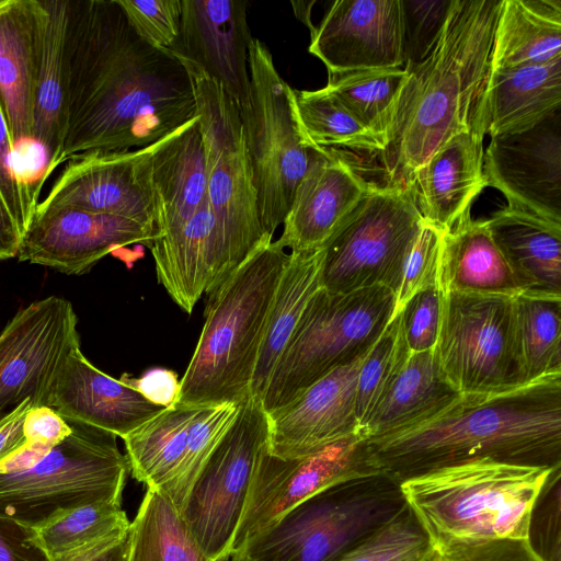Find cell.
Masks as SVG:
<instances>
[{
  "label": "cell",
  "instance_id": "b9f144b4",
  "mask_svg": "<svg viewBox=\"0 0 561 561\" xmlns=\"http://www.w3.org/2000/svg\"><path fill=\"white\" fill-rule=\"evenodd\" d=\"M433 541L407 506L396 518L334 561H427Z\"/></svg>",
  "mask_w": 561,
  "mask_h": 561
},
{
  "label": "cell",
  "instance_id": "7dc6e473",
  "mask_svg": "<svg viewBox=\"0 0 561 561\" xmlns=\"http://www.w3.org/2000/svg\"><path fill=\"white\" fill-rule=\"evenodd\" d=\"M14 157L15 151L0 105V197L23 236L38 205V196L21 174Z\"/></svg>",
  "mask_w": 561,
  "mask_h": 561
},
{
  "label": "cell",
  "instance_id": "6da1fadb",
  "mask_svg": "<svg viewBox=\"0 0 561 561\" xmlns=\"http://www.w3.org/2000/svg\"><path fill=\"white\" fill-rule=\"evenodd\" d=\"M60 162L150 146L197 116L183 62L145 42L117 0H68Z\"/></svg>",
  "mask_w": 561,
  "mask_h": 561
},
{
  "label": "cell",
  "instance_id": "ee69618b",
  "mask_svg": "<svg viewBox=\"0 0 561 561\" xmlns=\"http://www.w3.org/2000/svg\"><path fill=\"white\" fill-rule=\"evenodd\" d=\"M561 467L556 468L537 496L528 525L527 541L543 561L561 558Z\"/></svg>",
  "mask_w": 561,
  "mask_h": 561
},
{
  "label": "cell",
  "instance_id": "4316f807",
  "mask_svg": "<svg viewBox=\"0 0 561 561\" xmlns=\"http://www.w3.org/2000/svg\"><path fill=\"white\" fill-rule=\"evenodd\" d=\"M151 185L156 237L184 225L207 201L206 157L198 116L157 141Z\"/></svg>",
  "mask_w": 561,
  "mask_h": 561
},
{
  "label": "cell",
  "instance_id": "f1b7e54d",
  "mask_svg": "<svg viewBox=\"0 0 561 561\" xmlns=\"http://www.w3.org/2000/svg\"><path fill=\"white\" fill-rule=\"evenodd\" d=\"M470 209L443 234L436 277L438 289L442 294L510 297L523 293L485 221L472 219Z\"/></svg>",
  "mask_w": 561,
  "mask_h": 561
},
{
  "label": "cell",
  "instance_id": "5b68a950",
  "mask_svg": "<svg viewBox=\"0 0 561 561\" xmlns=\"http://www.w3.org/2000/svg\"><path fill=\"white\" fill-rule=\"evenodd\" d=\"M556 468L482 459L434 470L400 486L432 541L527 539L534 503Z\"/></svg>",
  "mask_w": 561,
  "mask_h": 561
},
{
  "label": "cell",
  "instance_id": "83f0119b",
  "mask_svg": "<svg viewBox=\"0 0 561 561\" xmlns=\"http://www.w3.org/2000/svg\"><path fill=\"white\" fill-rule=\"evenodd\" d=\"M523 293L561 296V224L505 206L484 220Z\"/></svg>",
  "mask_w": 561,
  "mask_h": 561
},
{
  "label": "cell",
  "instance_id": "4dcf8cb0",
  "mask_svg": "<svg viewBox=\"0 0 561 561\" xmlns=\"http://www.w3.org/2000/svg\"><path fill=\"white\" fill-rule=\"evenodd\" d=\"M321 249L289 252L263 335L250 386V397L261 401L275 365L285 351L299 319L320 288Z\"/></svg>",
  "mask_w": 561,
  "mask_h": 561
},
{
  "label": "cell",
  "instance_id": "9c48e42d",
  "mask_svg": "<svg viewBox=\"0 0 561 561\" xmlns=\"http://www.w3.org/2000/svg\"><path fill=\"white\" fill-rule=\"evenodd\" d=\"M250 105L240 112L261 226L273 238L300 180L321 147L307 145L294 107V89L278 73L267 46L249 47Z\"/></svg>",
  "mask_w": 561,
  "mask_h": 561
},
{
  "label": "cell",
  "instance_id": "1f68e13d",
  "mask_svg": "<svg viewBox=\"0 0 561 561\" xmlns=\"http://www.w3.org/2000/svg\"><path fill=\"white\" fill-rule=\"evenodd\" d=\"M48 16L38 77L33 141L45 151L44 180L61 162L67 128V93L64 43L68 0H44Z\"/></svg>",
  "mask_w": 561,
  "mask_h": 561
},
{
  "label": "cell",
  "instance_id": "74e56055",
  "mask_svg": "<svg viewBox=\"0 0 561 561\" xmlns=\"http://www.w3.org/2000/svg\"><path fill=\"white\" fill-rule=\"evenodd\" d=\"M407 78L408 71L402 67L328 73L324 88L347 107L382 147L393 104Z\"/></svg>",
  "mask_w": 561,
  "mask_h": 561
},
{
  "label": "cell",
  "instance_id": "7c38bea8",
  "mask_svg": "<svg viewBox=\"0 0 561 561\" xmlns=\"http://www.w3.org/2000/svg\"><path fill=\"white\" fill-rule=\"evenodd\" d=\"M268 426L261 401L249 396L201 469L181 510L211 561L231 547L256 466L267 446Z\"/></svg>",
  "mask_w": 561,
  "mask_h": 561
},
{
  "label": "cell",
  "instance_id": "ffe728a7",
  "mask_svg": "<svg viewBox=\"0 0 561 561\" xmlns=\"http://www.w3.org/2000/svg\"><path fill=\"white\" fill-rule=\"evenodd\" d=\"M308 50L328 73L403 68L401 0H336Z\"/></svg>",
  "mask_w": 561,
  "mask_h": 561
},
{
  "label": "cell",
  "instance_id": "f907efd6",
  "mask_svg": "<svg viewBox=\"0 0 561 561\" xmlns=\"http://www.w3.org/2000/svg\"><path fill=\"white\" fill-rule=\"evenodd\" d=\"M67 419L50 407H33L23 423L26 444L50 449L71 433Z\"/></svg>",
  "mask_w": 561,
  "mask_h": 561
},
{
  "label": "cell",
  "instance_id": "5bb4252c",
  "mask_svg": "<svg viewBox=\"0 0 561 561\" xmlns=\"http://www.w3.org/2000/svg\"><path fill=\"white\" fill-rule=\"evenodd\" d=\"M378 471L369 460L362 432L301 457H277L266 446L230 549L241 551L287 512L321 490Z\"/></svg>",
  "mask_w": 561,
  "mask_h": 561
},
{
  "label": "cell",
  "instance_id": "277c9868",
  "mask_svg": "<svg viewBox=\"0 0 561 561\" xmlns=\"http://www.w3.org/2000/svg\"><path fill=\"white\" fill-rule=\"evenodd\" d=\"M289 253L277 241L257 249L208 293L205 321L174 404L241 403Z\"/></svg>",
  "mask_w": 561,
  "mask_h": 561
},
{
  "label": "cell",
  "instance_id": "9f6ffc18",
  "mask_svg": "<svg viewBox=\"0 0 561 561\" xmlns=\"http://www.w3.org/2000/svg\"><path fill=\"white\" fill-rule=\"evenodd\" d=\"M21 232L0 197V260L16 257Z\"/></svg>",
  "mask_w": 561,
  "mask_h": 561
},
{
  "label": "cell",
  "instance_id": "44dd1931",
  "mask_svg": "<svg viewBox=\"0 0 561 561\" xmlns=\"http://www.w3.org/2000/svg\"><path fill=\"white\" fill-rule=\"evenodd\" d=\"M365 357L332 370L290 403L267 414L268 453L282 458L301 457L362 432L356 389Z\"/></svg>",
  "mask_w": 561,
  "mask_h": 561
},
{
  "label": "cell",
  "instance_id": "52a82bcc",
  "mask_svg": "<svg viewBox=\"0 0 561 561\" xmlns=\"http://www.w3.org/2000/svg\"><path fill=\"white\" fill-rule=\"evenodd\" d=\"M407 506L387 474L352 478L308 497L241 551L249 561H334Z\"/></svg>",
  "mask_w": 561,
  "mask_h": 561
},
{
  "label": "cell",
  "instance_id": "30bf717a",
  "mask_svg": "<svg viewBox=\"0 0 561 561\" xmlns=\"http://www.w3.org/2000/svg\"><path fill=\"white\" fill-rule=\"evenodd\" d=\"M181 61L194 87L206 157L207 202L227 267L233 273L273 238L261 226L238 107L217 81Z\"/></svg>",
  "mask_w": 561,
  "mask_h": 561
},
{
  "label": "cell",
  "instance_id": "d4e9b609",
  "mask_svg": "<svg viewBox=\"0 0 561 561\" xmlns=\"http://www.w3.org/2000/svg\"><path fill=\"white\" fill-rule=\"evenodd\" d=\"M561 108V58L490 70L471 127L483 136L528 129Z\"/></svg>",
  "mask_w": 561,
  "mask_h": 561
},
{
  "label": "cell",
  "instance_id": "ab89813d",
  "mask_svg": "<svg viewBox=\"0 0 561 561\" xmlns=\"http://www.w3.org/2000/svg\"><path fill=\"white\" fill-rule=\"evenodd\" d=\"M400 314H396L364 358L357 379L356 414L360 430L410 357Z\"/></svg>",
  "mask_w": 561,
  "mask_h": 561
},
{
  "label": "cell",
  "instance_id": "ba28073f",
  "mask_svg": "<svg viewBox=\"0 0 561 561\" xmlns=\"http://www.w3.org/2000/svg\"><path fill=\"white\" fill-rule=\"evenodd\" d=\"M71 433L32 466L0 472V516L30 528L92 502H121L129 465L117 436L72 420Z\"/></svg>",
  "mask_w": 561,
  "mask_h": 561
},
{
  "label": "cell",
  "instance_id": "2e32d148",
  "mask_svg": "<svg viewBox=\"0 0 561 561\" xmlns=\"http://www.w3.org/2000/svg\"><path fill=\"white\" fill-rule=\"evenodd\" d=\"M156 144L128 151L75 156L36 207H70L154 228L151 160Z\"/></svg>",
  "mask_w": 561,
  "mask_h": 561
},
{
  "label": "cell",
  "instance_id": "4fadbf2b",
  "mask_svg": "<svg viewBox=\"0 0 561 561\" xmlns=\"http://www.w3.org/2000/svg\"><path fill=\"white\" fill-rule=\"evenodd\" d=\"M513 297L442 294L435 354L460 394L495 393L523 386L512 343Z\"/></svg>",
  "mask_w": 561,
  "mask_h": 561
},
{
  "label": "cell",
  "instance_id": "9a60e30c",
  "mask_svg": "<svg viewBox=\"0 0 561 561\" xmlns=\"http://www.w3.org/2000/svg\"><path fill=\"white\" fill-rule=\"evenodd\" d=\"M72 304L49 296L21 309L0 333V420L25 400L49 407L65 359L80 346Z\"/></svg>",
  "mask_w": 561,
  "mask_h": 561
},
{
  "label": "cell",
  "instance_id": "cb8c5ba5",
  "mask_svg": "<svg viewBox=\"0 0 561 561\" xmlns=\"http://www.w3.org/2000/svg\"><path fill=\"white\" fill-rule=\"evenodd\" d=\"M49 407L67 420L82 422L117 437H126L161 413L122 379L94 367L76 347L65 359L49 398Z\"/></svg>",
  "mask_w": 561,
  "mask_h": 561
},
{
  "label": "cell",
  "instance_id": "d6986e66",
  "mask_svg": "<svg viewBox=\"0 0 561 561\" xmlns=\"http://www.w3.org/2000/svg\"><path fill=\"white\" fill-rule=\"evenodd\" d=\"M180 33L170 48L217 81L238 107L250 105L249 47L253 41L245 0H181Z\"/></svg>",
  "mask_w": 561,
  "mask_h": 561
},
{
  "label": "cell",
  "instance_id": "d6a6232c",
  "mask_svg": "<svg viewBox=\"0 0 561 561\" xmlns=\"http://www.w3.org/2000/svg\"><path fill=\"white\" fill-rule=\"evenodd\" d=\"M459 394L442 373L435 350L411 353L362 433L368 438L410 425L443 409Z\"/></svg>",
  "mask_w": 561,
  "mask_h": 561
},
{
  "label": "cell",
  "instance_id": "f6af8a7d",
  "mask_svg": "<svg viewBox=\"0 0 561 561\" xmlns=\"http://www.w3.org/2000/svg\"><path fill=\"white\" fill-rule=\"evenodd\" d=\"M137 34L149 45L167 49L175 44L181 25V0H117Z\"/></svg>",
  "mask_w": 561,
  "mask_h": 561
},
{
  "label": "cell",
  "instance_id": "e0dca14e",
  "mask_svg": "<svg viewBox=\"0 0 561 561\" xmlns=\"http://www.w3.org/2000/svg\"><path fill=\"white\" fill-rule=\"evenodd\" d=\"M490 138L486 186L499 190L507 206L561 224V108L528 129Z\"/></svg>",
  "mask_w": 561,
  "mask_h": 561
},
{
  "label": "cell",
  "instance_id": "680465c9",
  "mask_svg": "<svg viewBox=\"0 0 561 561\" xmlns=\"http://www.w3.org/2000/svg\"><path fill=\"white\" fill-rule=\"evenodd\" d=\"M213 561H249L242 551L229 549Z\"/></svg>",
  "mask_w": 561,
  "mask_h": 561
},
{
  "label": "cell",
  "instance_id": "bcb514c9",
  "mask_svg": "<svg viewBox=\"0 0 561 561\" xmlns=\"http://www.w3.org/2000/svg\"><path fill=\"white\" fill-rule=\"evenodd\" d=\"M444 231L424 221L407 256L393 317L419 291L436 285Z\"/></svg>",
  "mask_w": 561,
  "mask_h": 561
},
{
  "label": "cell",
  "instance_id": "8d00e7d4",
  "mask_svg": "<svg viewBox=\"0 0 561 561\" xmlns=\"http://www.w3.org/2000/svg\"><path fill=\"white\" fill-rule=\"evenodd\" d=\"M295 115L310 147L346 148L371 156L381 147L376 137L325 88L294 89Z\"/></svg>",
  "mask_w": 561,
  "mask_h": 561
},
{
  "label": "cell",
  "instance_id": "f35d334b",
  "mask_svg": "<svg viewBox=\"0 0 561 561\" xmlns=\"http://www.w3.org/2000/svg\"><path fill=\"white\" fill-rule=\"evenodd\" d=\"M130 522L121 502H92L68 510L31 528L35 543L51 561L113 534L128 530Z\"/></svg>",
  "mask_w": 561,
  "mask_h": 561
},
{
  "label": "cell",
  "instance_id": "f546056e",
  "mask_svg": "<svg viewBox=\"0 0 561 561\" xmlns=\"http://www.w3.org/2000/svg\"><path fill=\"white\" fill-rule=\"evenodd\" d=\"M561 58V0H503L490 70Z\"/></svg>",
  "mask_w": 561,
  "mask_h": 561
},
{
  "label": "cell",
  "instance_id": "816d5d0a",
  "mask_svg": "<svg viewBox=\"0 0 561 561\" xmlns=\"http://www.w3.org/2000/svg\"><path fill=\"white\" fill-rule=\"evenodd\" d=\"M0 561H49L30 527L0 516Z\"/></svg>",
  "mask_w": 561,
  "mask_h": 561
},
{
  "label": "cell",
  "instance_id": "7a4b0ae2",
  "mask_svg": "<svg viewBox=\"0 0 561 561\" xmlns=\"http://www.w3.org/2000/svg\"><path fill=\"white\" fill-rule=\"evenodd\" d=\"M376 471L401 483L474 460L561 466V373L495 393H463L437 412L366 438Z\"/></svg>",
  "mask_w": 561,
  "mask_h": 561
},
{
  "label": "cell",
  "instance_id": "484cf974",
  "mask_svg": "<svg viewBox=\"0 0 561 561\" xmlns=\"http://www.w3.org/2000/svg\"><path fill=\"white\" fill-rule=\"evenodd\" d=\"M484 136L472 127L451 137L413 175L425 222L450 230L486 187Z\"/></svg>",
  "mask_w": 561,
  "mask_h": 561
},
{
  "label": "cell",
  "instance_id": "7402d4cb",
  "mask_svg": "<svg viewBox=\"0 0 561 561\" xmlns=\"http://www.w3.org/2000/svg\"><path fill=\"white\" fill-rule=\"evenodd\" d=\"M47 16L44 0L0 1V105L14 151L33 140Z\"/></svg>",
  "mask_w": 561,
  "mask_h": 561
},
{
  "label": "cell",
  "instance_id": "8992f818",
  "mask_svg": "<svg viewBox=\"0 0 561 561\" xmlns=\"http://www.w3.org/2000/svg\"><path fill=\"white\" fill-rule=\"evenodd\" d=\"M396 295L376 286L351 293L319 288L274 367L261 403L284 408L332 370L366 356L393 318Z\"/></svg>",
  "mask_w": 561,
  "mask_h": 561
},
{
  "label": "cell",
  "instance_id": "60d3db41",
  "mask_svg": "<svg viewBox=\"0 0 561 561\" xmlns=\"http://www.w3.org/2000/svg\"><path fill=\"white\" fill-rule=\"evenodd\" d=\"M240 404L204 407L194 421L181 462L172 477L158 489L180 512L201 469L236 420Z\"/></svg>",
  "mask_w": 561,
  "mask_h": 561
},
{
  "label": "cell",
  "instance_id": "836d02e7",
  "mask_svg": "<svg viewBox=\"0 0 561 561\" xmlns=\"http://www.w3.org/2000/svg\"><path fill=\"white\" fill-rule=\"evenodd\" d=\"M561 296L513 297L512 343L522 385L561 373Z\"/></svg>",
  "mask_w": 561,
  "mask_h": 561
},
{
  "label": "cell",
  "instance_id": "3957f363",
  "mask_svg": "<svg viewBox=\"0 0 561 561\" xmlns=\"http://www.w3.org/2000/svg\"><path fill=\"white\" fill-rule=\"evenodd\" d=\"M503 0H451L431 53L408 71L382 137L368 156L380 186L404 187L444 144L469 130L490 72Z\"/></svg>",
  "mask_w": 561,
  "mask_h": 561
},
{
  "label": "cell",
  "instance_id": "8fae6325",
  "mask_svg": "<svg viewBox=\"0 0 561 561\" xmlns=\"http://www.w3.org/2000/svg\"><path fill=\"white\" fill-rule=\"evenodd\" d=\"M415 186H369L357 205L320 248V287L351 293L401 284L409 251L422 227Z\"/></svg>",
  "mask_w": 561,
  "mask_h": 561
},
{
  "label": "cell",
  "instance_id": "ac0fdd59",
  "mask_svg": "<svg viewBox=\"0 0 561 561\" xmlns=\"http://www.w3.org/2000/svg\"><path fill=\"white\" fill-rule=\"evenodd\" d=\"M154 237L153 227L128 218L70 207H36L16 257L82 275L114 250L136 243L149 247Z\"/></svg>",
  "mask_w": 561,
  "mask_h": 561
},
{
  "label": "cell",
  "instance_id": "6f0895ef",
  "mask_svg": "<svg viewBox=\"0 0 561 561\" xmlns=\"http://www.w3.org/2000/svg\"><path fill=\"white\" fill-rule=\"evenodd\" d=\"M298 4L301 8H296L293 5L295 13L298 16V19H300L310 28V34H312L316 30V26H313V24L310 21V11H311V7L314 4V1L298 2Z\"/></svg>",
  "mask_w": 561,
  "mask_h": 561
},
{
  "label": "cell",
  "instance_id": "f5cc1de1",
  "mask_svg": "<svg viewBox=\"0 0 561 561\" xmlns=\"http://www.w3.org/2000/svg\"><path fill=\"white\" fill-rule=\"evenodd\" d=\"M121 379L154 404L170 408L176 402L180 381L173 370L152 368L139 378L124 374Z\"/></svg>",
  "mask_w": 561,
  "mask_h": 561
},
{
  "label": "cell",
  "instance_id": "681fc988",
  "mask_svg": "<svg viewBox=\"0 0 561 561\" xmlns=\"http://www.w3.org/2000/svg\"><path fill=\"white\" fill-rule=\"evenodd\" d=\"M402 333L410 353L434 350L437 343L442 293L437 285L416 293L399 312Z\"/></svg>",
  "mask_w": 561,
  "mask_h": 561
},
{
  "label": "cell",
  "instance_id": "11a10c76",
  "mask_svg": "<svg viewBox=\"0 0 561 561\" xmlns=\"http://www.w3.org/2000/svg\"><path fill=\"white\" fill-rule=\"evenodd\" d=\"M33 407L32 400H25L0 420V465L25 446L23 423Z\"/></svg>",
  "mask_w": 561,
  "mask_h": 561
},
{
  "label": "cell",
  "instance_id": "e575fe53",
  "mask_svg": "<svg viewBox=\"0 0 561 561\" xmlns=\"http://www.w3.org/2000/svg\"><path fill=\"white\" fill-rule=\"evenodd\" d=\"M203 408L173 404L123 438L129 471L136 480L159 489L172 477Z\"/></svg>",
  "mask_w": 561,
  "mask_h": 561
},
{
  "label": "cell",
  "instance_id": "d590c367",
  "mask_svg": "<svg viewBox=\"0 0 561 561\" xmlns=\"http://www.w3.org/2000/svg\"><path fill=\"white\" fill-rule=\"evenodd\" d=\"M126 561H211L180 510L161 491L148 488L129 524Z\"/></svg>",
  "mask_w": 561,
  "mask_h": 561
},
{
  "label": "cell",
  "instance_id": "7bdbcfd3",
  "mask_svg": "<svg viewBox=\"0 0 561 561\" xmlns=\"http://www.w3.org/2000/svg\"><path fill=\"white\" fill-rule=\"evenodd\" d=\"M451 0H401L403 68L421 62L435 46Z\"/></svg>",
  "mask_w": 561,
  "mask_h": 561
},
{
  "label": "cell",
  "instance_id": "c3c4849f",
  "mask_svg": "<svg viewBox=\"0 0 561 561\" xmlns=\"http://www.w3.org/2000/svg\"><path fill=\"white\" fill-rule=\"evenodd\" d=\"M427 561H543L527 539L437 540Z\"/></svg>",
  "mask_w": 561,
  "mask_h": 561
},
{
  "label": "cell",
  "instance_id": "db71d44e",
  "mask_svg": "<svg viewBox=\"0 0 561 561\" xmlns=\"http://www.w3.org/2000/svg\"><path fill=\"white\" fill-rule=\"evenodd\" d=\"M127 540L128 530L119 531L51 561H126Z\"/></svg>",
  "mask_w": 561,
  "mask_h": 561
},
{
  "label": "cell",
  "instance_id": "603a6c76",
  "mask_svg": "<svg viewBox=\"0 0 561 561\" xmlns=\"http://www.w3.org/2000/svg\"><path fill=\"white\" fill-rule=\"evenodd\" d=\"M368 186L341 150L322 148L296 187L276 241L295 253L320 249Z\"/></svg>",
  "mask_w": 561,
  "mask_h": 561
}]
</instances>
